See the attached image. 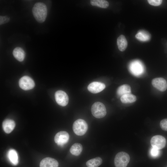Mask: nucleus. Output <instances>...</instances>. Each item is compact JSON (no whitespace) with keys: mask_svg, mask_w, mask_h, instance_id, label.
Listing matches in <instances>:
<instances>
[{"mask_svg":"<svg viewBox=\"0 0 167 167\" xmlns=\"http://www.w3.org/2000/svg\"><path fill=\"white\" fill-rule=\"evenodd\" d=\"M20 87L24 90H28L33 88L35 84L33 80L30 77L25 76L21 77L19 81Z\"/></svg>","mask_w":167,"mask_h":167,"instance_id":"39448f33","label":"nucleus"},{"mask_svg":"<svg viewBox=\"0 0 167 167\" xmlns=\"http://www.w3.org/2000/svg\"><path fill=\"white\" fill-rule=\"evenodd\" d=\"M69 135L65 131H60L55 135L54 141L58 145L62 146L67 143L69 139Z\"/></svg>","mask_w":167,"mask_h":167,"instance_id":"6e6552de","label":"nucleus"},{"mask_svg":"<svg viewBox=\"0 0 167 167\" xmlns=\"http://www.w3.org/2000/svg\"><path fill=\"white\" fill-rule=\"evenodd\" d=\"M130 69L131 72L136 76L141 75L143 71L142 64L138 61H135L131 63L130 66Z\"/></svg>","mask_w":167,"mask_h":167,"instance_id":"9d476101","label":"nucleus"},{"mask_svg":"<svg viewBox=\"0 0 167 167\" xmlns=\"http://www.w3.org/2000/svg\"><path fill=\"white\" fill-rule=\"evenodd\" d=\"M13 54L15 58L19 62L23 61L25 56V52L22 48L19 47H17L14 49Z\"/></svg>","mask_w":167,"mask_h":167,"instance_id":"4468645a","label":"nucleus"},{"mask_svg":"<svg viewBox=\"0 0 167 167\" xmlns=\"http://www.w3.org/2000/svg\"><path fill=\"white\" fill-rule=\"evenodd\" d=\"M15 126L14 121L10 119H6L2 122V126L4 131L6 133H10L14 130Z\"/></svg>","mask_w":167,"mask_h":167,"instance_id":"ddd939ff","label":"nucleus"},{"mask_svg":"<svg viewBox=\"0 0 167 167\" xmlns=\"http://www.w3.org/2000/svg\"><path fill=\"white\" fill-rule=\"evenodd\" d=\"M150 153L151 156L155 158L159 156L160 152V150L152 147L150 151Z\"/></svg>","mask_w":167,"mask_h":167,"instance_id":"5701e85b","label":"nucleus"},{"mask_svg":"<svg viewBox=\"0 0 167 167\" xmlns=\"http://www.w3.org/2000/svg\"><path fill=\"white\" fill-rule=\"evenodd\" d=\"M130 160V157L127 153L121 152L118 153L114 159L115 167H126Z\"/></svg>","mask_w":167,"mask_h":167,"instance_id":"20e7f679","label":"nucleus"},{"mask_svg":"<svg viewBox=\"0 0 167 167\" xmlns=\"http://www.w3.org/2000/svg\"><path fill=\"white\" fill-rule=\"evenodd\" d=\"M83 149L82 145L79 143H75L71 147L70 149V152L71 154L75 156L79 155Z\"/></svg>","mask_w":167,"mask_h":167,"instance_id":"6ab92c4d","label":"nucleus"},{"mask_svg":"<svg viewBox=\"0 0 167 167\" xmlns=\"http://www.w3.org/2000/svg\"><path fill=\"white\" fill-rule=\"evenodd\" d=\"M102 159L99 157L91 159L86 163L88 167H98L102 163Z\"/></svg>","mask_w":167,"mask_h":167,"instance_id":"aec40b11","label":"nucleus"},{"mask_svg":"<svg viewBox=\"0 0 167 167\" xmlns=\"http://www.w3.org/2000/svg\"><path fill=\"white\" fill-rule=\"evenodd\" d=\"M117 44L118 48L120 51H123L126 49L127 46V42L124 35H121L118 37Z\"/></svg>","mask_w":167,"mask_h":167,"instance_id":"2eb2a0df","label":"nucleus"},{"mask_svg":"<svg viewBox=\"0 0 167 167\" xmlns=\"http://www.w3.org/2000/svg\"><path fill=\"white\" fill-rule=\"evenodd\" d=\"M91 5L102 8H106L109 6L108 2L105 0H92L90 1Z\"/></svg>","mask_w":167,"mask_h":167,"instance_id":"4be33fe9","label":"nucleus"},{"mask_svg":"<svg viewBox=\"0 0 167 167\" xmlns=\"http://www.w3.org/2000/svg\"><path fill=\"white\" fill-rule=\"evenodd\" d=\"M135 37L140 41H146L150 39V35L146 31L141 30L139 31L136 35Z\"/></svg>","mask_w":167,"mask_h":167,"instance_id":"412c9836","label":"nucleus"},{"mask_svg":"<svg viewBox=\"0 0 167 167\" xmlns=\"http://www.w3.org/2000/svg\"><path fill=\"white\" fill-rule=\"evenodd\" d=\"M131 92V88L129 85L124 84L119 86L117 91V94L122 96L125 94L130 93Z\"/></svg>","mask_w":167,"mask_h":167,"instance_id":"a211bd4d","label":"nucleus"},{"mask_svg":"<svg viewBox=\"0 0 167 167\" xmlns=\"http://www.w3.org/2000/svg\"><path fill=\"white\" fill-rule=\"evenodd\" d=\"M55 97L56 102L60 105L64 106L68 103V96L64 91L62 90L57 91L55 94Z\"/></svg>","mask_w":167,"mask_h":167,"instance_id":"0eeeda50","label":"nucleus"},{"mask_svg":"<svg viewBox=\"0 0 167 167\" xmlns=\"http://www.w3.org/2000/svg\"><path fill=\"white\" fill-rule=\"evenodd\" d=\"M10 17L7 16H0V25L6 23L10 21Z\"/></svg>","mask_w":167,"mask_h":167,"instance_id":"b1692460","label":"nucleus"},{"mask_svg":"<svg viewBox=\"0 0 167 167\" xmlns=\"http://www.w3.org/2000/svg\"><path fill=\"white\" fill-rule=\"evenodd\" d=\"M88 128L87 122L82 119H78L73 123V129L74 133L77 135H84L86 132Z\"/></svg>","mask_w":167,"mask_h":167,"instance_id":"f03ea898","label":"nucleus"},{"mask_svg":"<svg viewBox=\"0 0 167 167\" xmlns=\"http://www.w3.org/2000/svg\"><path fill=\"white\" fill-rule=\"evenodd\" d=\"M8 158L12 164L16 165L18 163V157L16 151L14 149H11L7 153Z\"/></svg>","mask_w":167,"mask_h":167,"instance_id":"dca6fc26","label":"nucleus"},{"mask_svg":"<svg viewBox=\"0 0 167 167\" xmlns=\"http://www.w3.org/2000/svg\"><path fill=\"white\" fill-rule=\"evenodd\" d=\"M105 87V85L101 82H93L90 84L88 86V89L90 92L93 93H99Z\"/></svg>","mask_w":167,"mask_h":167,"instance_id":"9b49d317","label":"nucleus"},{"mask_svg":"<svg viewBox=\"0 0 167 167\" xmlns=\"http://www.w3.org/2000/svg\"><path fill=\"white\" fill-rule=\"evenodd\" d=\"M120 100L123 103H132L136 101V97L135 95L129 93L122 96Z\"/></svg>","mask_w":167,"mask_h":167,"instance_id":"f3484780","label":"nucleus"},{"mask_svg":"<svg viewBox=\"0 0 167 167\" xmlns=\"http://www.w3.org/2000/svg\"><path fill=\"white\" fill-rule=\"evenodd\" d=\"M160 126L163 130L167 131V119L162 120L160 122Z\"/></svg>","mask_w":167,"mask_h":167,"instance_id":"a878e982","label":"nucleus"},{"mask_svg":"<svg viewBox=\"0 0 167 167\" xmlns=\"http://www.w3.org/2000/svg\"><path fill=\"white\" fill-rule=\"evenodd\" d=\"M32 12L36 20L39 23H42L45 21L47 16V6L43 2H37L34 5Z\"/></svg>","mask_w":167,"mask_h":167,"instance_id":"f257e3e1","label":"nucleus"},{"mask_svg":"<svg viewBox=\"0 0 167 167\" xmlns=\"http://www.w3.org/2000/svg\"><path fill=\"white\" fill-rule=\"evenodd\" d=\"M150 142L152 147L160 150L165 146L166 140L165 138L161 135H156L152 138Z\"/></svg>","mask_w":167,"mask_h":167,"instance_id":"423d86ee","label":"nucleus"},{"mask_svg":"<svg viewBox=\"0 0 167 167\" xmlns=\"http://www.w3.org/2000/svg\"><path fill=\"white\" fill-rule=\"evenodd\" d=\"M148 3L151 5L154 6H158L162 3V0H148Z\"/></svg>","mask_w":167,"mask_h":167,"instance_id":"393cba45","label":"nucleus"},{"mask_svg":"<svg viewBox=\"0 0 167 167\" xmlns=\"http://www.w3.org/2000/svg\"><path fill=\"white\" fill-rule=\"evenodd\" d=\"M58 163L54 159L46 157L41 160L40 164V167H58Z\"/></svg>","mask_w":167,"mask_h":167,"instance_id":"f8f14e48","label":"nucleus"},{"mask_svg":"<svg viewBox=\"0 0 167 167\" xmlns=\"http://www.w3.org/2000/svg\"><path fill=\"white\" fill-rule=\"evenodd\" d=\"M91 110L92 115L97 118H102L106 114L105 105L100 102L94 103L91 107Z\"/></svg>","mask_w":167,"mask_h":167,"instance_id":"7ed1b4c3","label":"nucleus"},{"mask_svg":"<svg viewBox=\"0 0 167 167\" xmlns=\"http://www.w3.org/2000/svg\"><path fill=\"white\" fill-rule=\"evenodd\" d=\"M152 84L154 87L161 92L165 91L167 88V82L162 78H157L153 79Z\"/></svg>","mask_w":167,"mask_h":167,"instance_id":"1a4fd4ad","label":"nucleus"}]
</instances>
